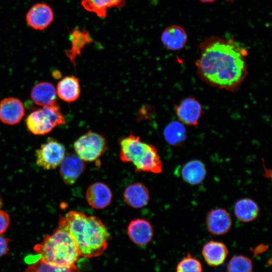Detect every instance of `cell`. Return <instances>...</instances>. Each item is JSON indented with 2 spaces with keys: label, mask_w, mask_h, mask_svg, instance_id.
Listing matches in <instances>:
<instances>
[{
  "label": "cell",
  "mask_w": 272,
  "mask_h": 272,
  "mask_svg": "<svg viewBox=\"0 0 272 272\" xmlns=\"http://www.w3.org/2000/svg\"><path fill=\"white\" fill-rule=\"evenodd\" d=\"M56 90L52 84L41 82L33 87L31 98L38 105L48 106L56 103Z\"/></svg>",
  "instance_id": "d6986e66"
},
{
  "label": "cell",
  "mask_w": 272,
  "mask_h": 272,
  "mask_svg": "<svg viewBox=\"0 0 272 272\" xmlns=\"http://www.w3.org/2000/svg\"><path fill=\"white\" fill-rule=\"evenodd\" d=\"M8 250V240L0 235V257L7 254Z\"/></svg>",
  "instance_id": "f1b7e54d"
},
{
  "label": "cell",
  "mask_w": 272,
  "mask_h": 272,
  "mask_svg": "<svg viewBox=\"0 0 272 272\" xmlns=\"http://www.w3.org/2000/svg\"><path fill=\"white\" fill-rule=\"evenodd\" d=\"M201 252L208 265L217 266L225 261L228 254V249L224 243L211 240L205 244Z\"/></svg>",
  "instance_id": "e0dca14e"
},
{
  "label": "cell",
  "mask_w": 272,
  "mask_h": 272,
  "mask_svg": "<svg viewBox=\"0 0 272 272\" xmlns=\"http://www.w3.org/2000/svg\"><path fill=\"white\" fill-rule=\"evenodd\" d=\"M188 39L185 29L178 25L167 27L162 32L161 40L163 44L171 50H179L186 45Z\"/></svg>",
  "instance_id": "2e32d148"
},
{
  "label": "cell",
  "mask_w": 272,
  "mask_h": 272,
  "mask_svg": "<svg viewBox=\"0 0 272 272\" xmlns=\"http://www.w3.org/2000/svg\"><path fill=\"white\" fill-rule=\"evenodd\" d=\"M228 272H252L253 264L251 260L243 255L233 256L227 265Z\"/></svg>",
  "instance_id": "484cf974"
},
{
  "label": "cell",
  "mask_w": 272,
  "mask_h": 272,
  "mask_svg": "<svg viewBox=\"0 0 272 272\" xmlns=\"http://www.w3.org/2000/svg\"><path fill=\"white\" fill-rule=\"evenodd\" d=\"M123 197L128 206L140 209L146 206L150 199L148 188L141 182H134L128 185L124 190Z\"/></svg>",
  "instance_id": "9a60e30c"
},
{
  "label": "cell",
  "mask_w": 272,
  "mask_h": 272,
  "mask_svg": "<svg viewBox=\"0 0 272 272\" xmlns=\"http://www.w3.org/2000/svg\"><path fill=\"white\" fill-rule=\"evenodd\" d=\"M163 133L166 141L173 146L182 145L187 137L184 124L177 121H173L168 124L164 128Z\"/></svg>",
  "instance_id": "cb8c5ba5"
},
{
  "label": "cell",
  "mask_w": 272,
  "mask_h": 272,
  "mask_svg": "<svg viewBox=\"0 0 272 272\" xmlns=\"http://www.w3.org/2000/svg\"><path fill=\"white\" fill-rule=\"evenodd\" d=\"M199 1L202 3H212L215 1L216 0H199Z\"/></svg>",
  "instance_id": "f546056e"
},
{
  "label": "cell",
  "mask_w": 272,
  "mask_h": 272,
  "mask_svg": "<svg viewBox=\"0 0 272 272\" xmlns=\"http://www.w3.org/2000/svg\"><path fill=\"white\" fill-rule=\"evenodd\" d=\"M65 156L64 146L57 141L49 138L36 151V164L45 170L56 168Z\"/></svg>",
  "instance_id": "52a82bcc"
},
{
  "label": "cell",
  "mask_w": 272,
  "mask_h": 272,
  "mask_svg": "<svg viewBox=\"0 0 272 272\" xmlns=\"http://www.w3.org/2000/svg\"><path fill=\"white\" fill-rule=\"evenodd\" d=\"M125 0H82L81 5L87 11L95 13L98 17L104 18L107 9L112 7L121 8Z\"/></svg>",
  "instance_id": "603a6c76"
},
{
  "label": "cell",
  "mask_w": 272,
  "mask_h": 272,
  "mask_svg": "<svg viewBox=\"0 0 272 272\" xmlns=\"http://www.w3.org/2000/svg\"><path fill=\"white\" fill-rule=\"evenodd\" d=\"M58 227L51 235H46L42 242L33 248L44 261L59 266L75 264L81 253L73 237L63 226Z\"/></svg>",
  "instance_id": "3957f363"
},
{
  "label": "cell",
  "mask_w": 272,
  "mask_h": 272,
  "mask_svg": "<svg viewBox=\"0 0 272 272\" xmlns=\"http://www.w3.org/2000/svg\"><path fill=\"white\" fill-rule=\"evenodd\" d=\"M206 222L208 230L215 235L226 234L231 229L232 224L229 213L223 208H217L209 212Z\"/></svg>",
  "instance_id": "7c38bea8"
},
{
  "label": "cell",
  "mask_w": 272,
  "mask_h": 272,
  "mask_svg": "<svg viewBox=\"0 0 272 272\" xmlns=\"http://www.w3.org/2000/svg\"><path fill=\"white\" fill-rule=\"evenodd\" d=\"M176 114L183 124L189 126L197 125L203 113L199 102L193 97H188L175 105Z\"/></svg>",
  "instance_id": "ba28073f"
},
{
  "label": "cell",
  "mask_w": 272,
  "mask_h": 272,
  "mask_svg": "<svg viewBox=\"0 0 272 272\" xmlns=\"http://www.w3.org/2000/svg\"><path fill=\"white\" fill-rule=\"evenodd\" d=\"M85 169L84 161L76 154H69L60 164L59 173L64 182L71 185L76 182Z\"/></svg>",
  "instance_id": "8fae6325"
},
{
  "label": "cell",
  "mask_w": 272,
  "mask_h": 272,
  "mask_svg": "<svg viewBox=\"0 0 272 272\" xmlns=\"http://www.w3.org/2000/svg\"><path fill=\"white\" fill-rule=\"evenodd\" d=\"M25 114L24 105L20 100L7 97L0 102V120L9 125L18 123Z\"/></svg>",
  "instance_id": "4fadbf2b"
},
{
  "label": "cell",
  "mask_w": 272,
  "mask_h": 272,
  "mask_svg": "<svg viewBox=\"0 0 272 272\" xmlns=\"http://www.w3.org/2000/svg\"><path fill=\"white\" fill-rule=\"evenodd\" d=\"M26 123L31 133L44 135L56 126L65 124V120L56 103L32 112L27 117Z\"/></svg>",
  "instance_id": "5b68a950"
},
{
  "label": "cell",
  "mask_w": 272,
  "mask_h": 272,
  "mask_svg": "<svg viewBox=\"0 0 272 272\" xmlns=\"http://www.w3.org/2000/svg\"><path fill=\"white\" fill-rule=\"evenodd\" d=\"M10 223V219L8 214L0 210V235L7 230Z\"/></svg>",
  "instance_id": "83f0119b"
},
{
  "label": "cell",
  "mask_w": 272,
  "mask_h": 272,
  "mask_svg": "<svg viewBox=\"0 0 272 272\" xmlns=\"http://www.w3.org/2000/svg\"><path fill=\"white\" fill-rule=\"evenodd\" d=\"M58 224L69 231L79 249L86 258L96 257L105 250L110 233L99 218L87 216L80 211H72L60 216Z\"/></svg>",
  "instance_id": "7a4b0ae2"
},
{
  "label": "cell",
  "mask_w": 272,
  "mask_h": 272,
  "mask_svg": "<svg viewBox=\"0 0 272 272\" xmlns=\"http://www.w3.org/2000/svg\"><path fill=\"white\" fill-rule=\"evenodd\" d=\"M2 206H3V201H2V197L0 195V208L2 207Z\"/></svg>",
  "instance_id": "4dcf8cb0"
},
{
  "label": "cell",
  "mask_w": 272,
  "mask_h": 272,
  "mask_svg": "<svg viewBox=\"0 0 272 272\" xmlns=\"http://www.w3.org/2000/svg\"><path fill=\"white\" fill-rule=\"evenodd\" d=\"M54 14L50 6L45 3L34 5L26 14V22L31 28L42 30L52 22Z\"/></svg>",
  "instance_id": "30bf717a"
},
{
  "label": "cell",
  "mask_w": 272,
  "mask_h": 272,
  "mask_svg": "<svg viewBox=\"0 0 272 272\" xmlns=\"http://www.w3.org/2000/svg\"><path fill=\"white\" fill-rule=\"evenodd\" d=\"M127 234L130 240L138 245H145L152 239L153 227L147 220L137 218L131 220L128 225Z\"/></svg>",
  "instance_id": "5bb4252c"
},
{
  "label": "cell",
  "mask_w": 272,
  "mask_h": 272,
  "mask_svg": "<svg viewBox=\"0 0 272 272\" xmlns=\"http://www.w3.org/2000/svg\"><path fill=\"white\" fill-rule=\"evenodd\" d=\"M112 197L110 188L101 182L92 183L87 188L86 192V198L89 205L98 210L107 207L111 203Z\"/></svg>",
  "instance_id": "9c48e42d"
},
{
  "label": "cell",
  "mask_w": 272,
  "mask_h": 272,
  "mask_svg": "<svg viewBox=\"0 0 272 272\" xmlns=\"http://www.w3.org/2000/svg\"><path fill=\"white\" fill-rule=\"evenodd\" d=\"M71 47L65 51L67 56L71 61L75 65L77 56L80 55L82 49L92 42L89 32L85 28L82 30L79 28L74 29L70 36Z\"/></svg>",
  "instance_id": "ffe728a7"
},
{
  "label": "cell",
  "mask_w": 272,
  "mask_h": 272,
  "mask_svg": "<svg viewBox=\"0 0 272 272\" xmlns=\"http://www.w3.org/2000/svg\"><path fill=\"white\" fill-rule=\"evenodd\" d=\"M25 272H80V270L75 264L59 266L50 264L40 258L28 266Z\"/></svg>",
  "instance_id": "d4e9b609"
},
{
  "label": "cell",
  "mask_w": 272,
  "mask_h": 272,
  "mask_svg": "<svg viewBox=\"0 0 272 272\" xmlns=\"http://www.w3.org/2000/svg\"><path fill=\"white\" fill-rule=\"evenodd\" d=\"M207 173L205 164L199 160H192L186 162L181 169L183 180L191 185H197L204 180Z\"/></svg>",
  "instance_id": "ac0fdd59"
},
{
  "label": "cell",
  "mask_w": 272,
  "mask_h": 272,
  "mask_svg": "<svg viewBox=\"0 0 272 272\" xmlns=\"http://www.w3.org/2000/svg\"><path fill=\"white\" fill-rule=\"evenodd\" d=\"M234 212L237 218L242 222H250L258 217L259 208L253 199L249 198H242L235 203Z\"/></svg>",
  "instance_id": "7402d4cb"
},
{
  "label": "cell",
  "mask_w": 272,
  "mask_h": 272,
  "mask_svg": "<svg viewBox=\"0 0 272 272\" xmlns=\"http://www.w3.org/2000/svg\"><path fill=\"white\" fill-rule=\"evenodd\" d=\"M56 94L62 100L67 102L76 101L80 94L79 79L74 76H66L57 84Z\"/></svg>",
  "instance_id": "44dd1931"
},
{
  "label": "cell",
  "mask_w": 272,
  "mask_h": 272,
  "mask_svg": "<svg viewBox=\"0 0 272 272\" xmlns=\"http://www.w3.org/2000/svg\"><path fill=\"white\" fill-rule=\"evenodd\" d=\"M74 148L77 155L83 161L92 162L104 154L107 144L102 135L89 130L75 142Z\"/></svg>",
  "instance_id": "8992f818"
},
{
  "label": "cell",
  "mask_w": 272,
  "mask_h": 272,
  "mask_svg": "<svg viewBox=\"0 0 272 272\" xmlns=\"http://www.w3.org/2000/svg\"><path fill=\"white\" fill-rule=\"evenodd\" d=\"M200 262L188 253L178 263L176 272H202Z\"/></svg>",
  "instance_id": "4316f807"
},
{
  "label": "cell",
  "mask_w": 272,
  "mask_h": 272,
  "mask_svg": "<svg viewBox=\"0 0 272 272\" xmlns=\"http://www.w3.org/2000/svg\"><path fill=\"white\" fill-rule=\"evenodd\" d=\"M199 47L195 62L199 77L219 89L237 91L248 74L246 48L233 38L215 36L206 38Z\"/></svg>",
  "instance_id": "6da1fadb"
},
{
  "label": "cell",
  "mask_w": 272,
  "mask_h": 272,
  "mask_svg": "<svg viewBox=\"0 0 272 272\" xmlns=\"http://www.w3.org/2000/svg\"><path fill=\"white\" fill-rule=\"evenodd\" d=\"M119 143L120 160L123 163H131L136 172H162L163 163L156 147L144 142L132 133L120 139Z\"/></svg>",
  "instance_id": "277c9868"
}]
</instances>
